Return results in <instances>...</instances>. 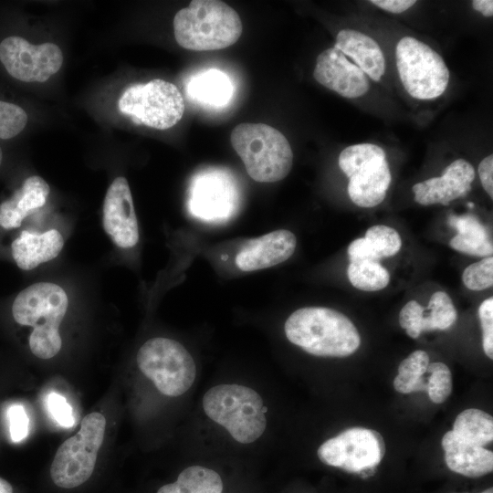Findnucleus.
Segmentation results:
<instances>
[{
  "instance_id": "1",
  "label": "nucleus",
  "mask_w": 493,
  "mask_h": 493,
  "mask_svg": "<svg viewBox=\"0 0 493 493\" xmlns=\"http://www.w3.org/2000/svg\"><path fill=\"white\" fill-rule=\"evenodd\" d=\"M287 339L309 354L347 357L361 344L358 330L341 312L325 307H306L287 319Z\"/></svg>"
},
{
  "instance_id": "2",
  "label": "nucleus",
  "mask_w": 493,
  "mask_h": 493,
  "mask_svg": "<svg viewBox=\"0 0 493 493\" xmlns=\"http://www.w3.org/2000/svg\"><path fill=\"white\" fill-rule=\"evenodd\" d=\"M68 306L65 290L51 282L35 283L15 299L12 306L15 320L20 325L34 328L29 337V347L35 356L50 359L60 351L62 341L58 328Z\"/></svg>"
},
{
  "instance_id": "3",
  "label": "nucleus",
  "mask_w": 493,
  "mask_h": 493,
  "mask_svg": "<svg viewBox=\"0 0 493 493\" xmlns=\"http://www.w3.org/2000/svg\"><path fill=\"white\" fill-rule=\"evenodd\" d=\"M205 415L220 425L237 443L257 441L267 425V407L258 392L238 383H220L203 396Z\"/></svg>"
},
{
  "instance_id": "4",
  "label": "nucleus",
  "mask_w": 493,
  "mask_h": 493,
  "mask_svg": "<svg viewBox=\"0 0 493 493\" xmlns=\"http://www.w3.org/2000/svg\"><path fill=\"white\" fill-rule=\"evenodd\" d=\"M243 26L238 14L217 0H194L173 18L177 43L194 51L216 50L235 44Z\"/></svg>"
},
{
  "instance_id": "5",
  "label": "nucleus",
  "mask_w": 493,
  "mask_h": 493,
  "mask_svg": "<svg viewBox=\"0 0 493 493\" xmlns=\"http://www.w3.org/2000/svg\"><path fill=\"white\" fill-rule=\"evenodd\" d=\"M231 143L256 182L284 179L292 168L293 152L287 138L264 123H241L231 132Z\"/></svg>"
},
{
  "instance_id": "6",
  "label": "nucleus",
  "mask_w": 493,
  "mask_h": 493,
  "mask_svg": "<svg viewBox=\"0 0 493 493\" xmlns=\"http://www.w3.org/2000/svg\"><path fill=\"white\" fill-rule=\"evenodd\" d=\"M136 362L156 389L170 397L185 393L196 378L193 356L175 340L163 337L148 340L139 349Z\"/></svg>"
},
{
  "instance_id": "7",
  "label": "nucleus",
  "mask_w": 493,
  "mask_h": 493,
  "mask_svg": "<svg viewBox=\"0 0 493 493\" xmlns=\"http://www.w3.org/2000/svg\"><path fill=\"white\" fill-rule=\"evenodd\" d=\"M106 430V419L100 413L86 415L79 432L67 439L58 449L50 467L54 484L62 488H74L92 475Z\"/></svg>"
},
{
  "instance_id": "8",
  "label": "nucleus",
  "mask_w": 493,
  "mask_h": 493,
  "mask_svg": "<svg viewBox=\"0 0 493 493\" xmlns=\"http://www.w3.org/2000/svg\"><path fill=\"white\" fill-rule=\"evenodd\" d=\"M339 166L349 177L348 194L358 206L370 208L381 204L392 180L384 151L372 143L346 147L339 156Z\"/></svg>"
},
{
  "instance_id": "9",
  "label": "nucleus",
  "mask_w": 493,
  "mask_h": 493,
  "mask_svg": "<svg viewBox=\"0 0 493 493\" xmlns=\"http://www.w3.org/2000/svg\"><path fill=\"white\" fill-rule=\"evenodd\" d=\"M398 74L405 90L417 100H434L446 89L449 70L443 58L424 42L404 37L395 48Z\"/></svg>"
},
{
  "instance_id": "10",
  "label": "nucleus",
  "mask_w": 493,
  "mask_h": 493,
  "mask_svg": "<svg viewBox=\"0 0 493 493\" xmlns=\"http://www.w3.org/2000/svg\"><path fill=\"white\" fill-rule=\"evenodd\" d=\"M119 109L137 123L166 130L182 119L184 100L174 84L155 79L130 86L119 100Z\"/></svg>"
},
{
  "instance_id": "11",
  "label": "nucleus",
  "mask_w": 493,
  "mask_h": 493,
  "mask_svg": "<svg viewBox=\"0 0 493 493\" xmlns=\"http://www.w3.org/2000/svg\"><path fill=\"white\" fill-rule=\"evenodd\" d=\"M384 453L383 436L375 430L364 427L346 429L323 442L317 451L324 465L356 474L375 468Z\"/></svg>"
},
{
  "instance_id": "12",
  "label": "nucleus",
  "mask_w": 493,
  "mask_h": 493,
  "mask_svg": "<svg viewBox=\"0 0 493 493\" xmlns=\"http://www.w3.org/2000/svg\"><path fill=\"white\" fill-rule=\"evenodd\" d=\"M0 60L18 80L44 82L60 69L63 55L56 44L32 45L20 37H8L0 43Z\"/></svg>"
},
{
  "instance_id": "13",
  "label": "nucleus",
  "mask_w": 493,
  "mask_h": 493,
  "mask_svg": "<svg viewBox=\"0 0 493 493\" xmlns=\"http://www.w3.org/2000/svg\"><path fill=\"white\" fill-rule=\"evenodd\" d=\"M237 194L230 177L222 171L198 174L190 188L189 209L206 221L225 220L233 214Z\"/></svg>"
},
{
  "instance_id": "14",
  "label": "nucleus",
  "mask_w": 493,
  "mask_h": 493,
  "mask_svg": "<svg viewBox=\"0 0 493 493\" xmlns=\"http://www.w3.org/2000/svg\"><path fill=\"white\" fill-rule=\"evenodd\" d=\"M103 227L113 242L122 248L139 241V228L129 184L117 177L110 185L103 204Z\"/></svg>"
},
{
  "instance_id": "15",
  "label": "nucleus",
  "mask_w": 493,
  "mask_h": 493,
  "mask_svg": "<svg viewBox=\"0 0 493 493\" xmlns=\"http://www.w3.org/2000/svg\"><path fill=\"white\" fill-rule=\"evenodd\" d=\"M313 77L320 85L347 99L361 97L370 88L365 73L334 47L317 57Z\"/></svg>"
},
{
  "instance_id": "16",
  "label": "nucleus",
  "mask_w": 493,
  "mask_h": 493,
  "mask_svg": "<svg viewBox=\"0 0 493 493\" xmlns=\"http://www.w3.org/2000/svg\"><path fill=\"white\" fill-rule=\"evenodd\" d=\"M475 179L473 166L464 159L451 163L440 177L429 178L413 186L414 201L422 205H447L471 190Z\"/></svg>"
},
{
  "instance_id": "17",
  "label": "nucleus",
  "mask_w": 493,
  "mask_h": 493,
  "mask_svg": "<svg viewBox=\"0 0 493 493\" xmlns=\"http://www.w3.org/2000/svg\"><path fill=\"white\" fill-rule=\"evenodd\" d=\"M296 246L297 238L291 231L275 230L249 240L237 253L236 265L245 272L271 267L289 258Z\"/></svg>"
},
{
  "instance_id": "18",
  "label": "nucleus",
  "mask_w": 493,
  "mask_h": 493,
  "mask_svg": "<svg viewBox=\"0 0 493 493\" xmlns=\"http://www.w3.org/2000/svg\"><path fill=\"white\" fill-rule=\"evenodd\" d=\"M446 466L453 472L467 477H479L493 470V453L458 436L453 430L446 432L441 442Z\"/></svg>"
},
{
  "instance_id": "19",
  "label": "nucleus",
  "mask_w": 493,
  "mask_h": 493,
  "mask_svg": "<svg viewBox=\"0 0 493 493\" xmlns=\"http://www.w3.org/2000/svg\"><path fill=\"white\" fill-rule=\"evenodd\" d=\"M334 47L351 58L367 77L379 81L385 71V59L378 43L369 36L353 29H342L336 37Z\"/></svg>"
},
{
  "instance_id": "20",
  "label": "nucleus",
  "mask_w": 493,
  "mask_h": 493,
  "mask_svg": "<svg viewBox=\"0 0 493 493\" xmlns=\"http://www.w3.org/2000/svg\"><path fill=\"white\" fill-rule=\"evenodd\" d=\"M48 194L49 186L42 177L26 178L20 189L0 204V226L5 229L19 227L25 217L45 205Z\"/></svg>"
},
{
  "instance_id": "21",
  "label": "nucleus",
  "mask_w": 493,
  "mask_h": 493,
  "mask_svg": "<svg viewBox=\"0 0 493 493\" xmlns=\"http://www.w3.org/2000/svg\"><path fill=\"white\" fill-rule=\"evenodd\" d=\"M218 469L194 464L182 469L175 479L156 493H237L235 485Z\"/></svg>"
},
{
  "instance_id": "22",
  "label": "nucleus",
  "mask_w": 493,
  "mask_h": 493,
  "mask_svg": "<svg viewBox=\"0 0 493 493\" xmlns=\"http://www.w3.org/2000/svg\"><path fill=\"white\" fill-rule=\"evenodd\" d=\"M64 240L56 229L42 234L23 231L12 243V255L23 270H31L44 262H47L60 253Z\"/></svg>"
},
{
  "instance_id": "23",
  "label": "nucleus",
  "mask_w": 493,
  "mask_h": 493,
  "mask_svg": "<svg viewBox=\"0 0 493 493\" xmlns=\"http://www.w3.org/2000/svg\"><path fill=\"white\" fill-rule=\"evenodd\" d=\"M186 91L191 100L203 106L221 108L231 100L234 86L225 72L210 68L192 77Z\"/></svg>"
},
{
  "instance_id": "24",
  "label": "nucleus",
  "mask_w": 493,
  "mask_h": 493,
  "mask_svg": "<svg viewBox=\"0 0 493 493\" xmlns=\"http://www.w3.org/2000/svg\"><path fill=\"white\" fill-rule=\"evenodd\" d=\"M448 223L457 230L449 242L453 249L477 257H491L492 243L477 217L472 215H451Z\"/></svg>"
},
{
  "instance_id": "25",
  "label": "nucleus",
  "mask_w": 493,
  "mask_h": 493,
  "mask_svg": "<svg viewBox=\"0 0 493 493\" xmlns=\"http://www.w3.org/2000/svg\"><path fill=\"white\" fill-rule=\"evenodd\" d=\"M452 430L463 439L484 446L493 440V418L480 409H466L456 416Z\"/></svg>"
},
{
  "instance_id": "26",
  "label": "nucleus",
  "mask_w": 493,
  "mask_h": 493,
  "mask_svg": "<svg viewBox=\"0 0 493 493\" xmlns=\"http://www.w3.org/2000/svg\"><path fill=\"white\" fill-rule=\"evenodd\" d=\"M429 363L427 352L422 350L413 351L398 367L393 380L394 389L401 393L426 391L425 372Z\"/></svg>"
},
{
  "instance_id": "27",
  "label": "nucleus",
  "mask_w": 493,
  "mask_h": 493,
  "mask_svg": "<svg viewBox=\"0 0 493 493\" xmlns=\"http://www.w3.org/2000/svg\"><path fill=\"white\" fill-rule=\"evenodd\" d=\"M347 274L351 284L363 291L381 290L390 280L387 269L376 261L350 263Z\"/></svg>"
},
{
  "instance_id": "28",
  "label": "nucleus",
  "mask_w": 493,
  "mask_h": 493,
  "mask_svg": "<svg viewBox=\"0 0 493 493\" xmlns=\"http://www.w3.org/2000/svg\"><path fill=\"white\" fill-rule=\"evenodd\" d=\"M429 315L424 317V331L446 330L456 320V310L451 298L444 291L435 292L428 302Z\"/></svg>"
},
{
  "instance_id": "29",
  "label": "nucleus",
  "mask_w": 493,
  "mask_h": 493,
  "mask_svg": "<svg viewBox=\"0 0 493 493\" xmlns=\"http://www.w3.org/2000/svg\"><path fill=\"white\" fill-rule=\"evenodd\" d=\"M364 238L379 260L393 257L402 246V240L397 231L384 225L371 226Z\"/></svg>"
},
{
  "instance_id": "30",
  "label": "nucleus",
  "mask_w": 493,
  "mask_h": 493,
  "mask_svg": "<svg viewBox=\"0 0 493 493\" xmlns=\"http://www.w3.org/2000/svg\"><path fill=\"white\" fill-rule=\"evenodd\" d=\"M426 391L435 404L444 403L452 392V374L448 366L443 362L429 363L426 372Z\"/></svg>"
},
{
  "instance_id": "31",
  "label": "nucleus",
  "mask_w": 493,
  "mask_h": 493,
  "mask_svg": "<svg viewBox=\"0 0 493 493\" xmlns=\"http://www.w3.org/2000/svg\"><path fill=\"white\" fill-rule=\"evenodd\" d=\"M27 115L18 105L0 100V138L11 139L26 127Z\"/></svg>"
},
{
  "instance_id": "32",
  "label": "nucleus",
  "mask_w": 493,
  "mask_h": 493,
  "mask_svg": "<svg viewBox=\"0 0 493 493\" xmlns=\"http://www.w3.org/2000/svg\"><path fill=\"white\" fill-rule=\"evenodd\" d=\"M464 285L471 290H482L493 285V257H487L467 267L462 275Z\"/></svg>"
},
{
  "instance_id": "33",
  "label": "nucleus",
  "mask_w": 493,
  "mask_h": 493,
  "mask_svg": "<svg viewBox=\"0 0 493 493\" xmlns=\"http://www.w3.org/2000/svg\"><path fill=\"white\" fill-rule=\"evenodd\" d=\"M425 309L416 300L408 301L399 313L400 326L408 336L416 339L424 331Z\"/></svg>"
},
{
  "instance_id": "34",
  "label": "nucleus",
  "mask_w": 493,
  "mask_h": 493,
  "mask_svg": "<svg viewBox=\"0 0 493 493\" xmlns=\"http://www.w3.org/2000/svg\"><path fill=\"white\" fill-rule=\"evenodd\" d=\"M9 434L12 442L19 443L24 440L28 434L29 418L23 405H11L6 414Z\"/></svg>"
},
{
  "instance_id": "35",
  "label": "nucleus",
  "mask_w": 493,
  "mask_h": 493,
  "mask_svg": "<svg viewBox=\"0 0 493 493\" xmlns=\"http://www.w3.org/2000/svg\"><path fill=\"white\" fill-rule=\"evenodd\" d=\"M485 354L493 359V298L485 299L478 308Z\"/></svg>"
},
{
  "instance_id": "36",
  "label": "nucleus",
  "mask_w": 493,
  "mask_h": 493,
  "mask_svg": "<svg viewBox=\"0 0 493 493\" xmlns=\"http://www.w3.org/2000/svg\"><path fill=\"white\" fill-rule=\"evenodd\" d=\"M47 404L49 414L59 425L71 427L74 425L72 408L64 396L50 393Z\"/></svg>"
},
{
  "instance_id": "37",
  "label": "nucleus",
  "mask_w": 493,
  "mask_h": 493,
  "mask_svg": "<svg viewBox=\"0 0 493 493\" xmlns=\"http://www.w3.org/2000/svg\"><path fill=\"white\" fill-rule=\"evenodd\" d=\"M348 255L350 263L363 261L380 262L364 237L356 238L349 245Z\"/></svg>"
},
{
  "instance_id": "38",
  "label": "nucleus",
  "mask_w": 493,
  "mask_h": 493,
  "mask_svg": "<svg viewBox=\"0 0 493 493\" xmlns=\"http://www.w3.org/2000/svg\"><path fill=\"white\" fill-rule=\"evenodd\" d=\"M481 184L487 194L493 198V155L485 157L478 165Z\"/></svg>"
},
{
  "instance_id": "39",
  "label": "nucleus",
  "mask_w": 493,
  "mask_h": 493,
  "mask_svg": "<svg viewBox=\"0 0 493 493\" xmlns=\"http://www.w3.org/2000/svg\"><path fill=\"white\" fill-rule=\"evenodd\" d=\"M370 3L390 13L400 14L416 2L414 0H371Z\"/></svg>"
},
{
  "instance_id": "40",
  "label": "nucleus",
  "mask_w": 493,
  "mask_h": 493,
  "mask_svg": "<svg viewBox=\"0 0 493 493\" xmlns=\"http://www.w3.org/2000/svg\"><path fill=\"white\" fill-rule=\"evenodd\" d=\"M472 6L476 11L480 12L485 16H493V1L492 0H474Z\"/></svg>"
},
{
  "instance_id": "41",
  "label": "nucleus",
  "mask_w": 493,
  "mask_h": 493,
  "mask_svg": "<svg viewBox=\"0 0 493 493\" xmlns=\"http://www.w3.org/2000/svg\"><path fill=\"white\" fill-rule=\"evenodd\" d=\"M0 493H14L12 485L0 477Z\"/></svg>"
},
{
  "instance_id": "42",
  "label": "nucleus",
  "mask_w": 493,
  "mask_h": 493,
  "mask_svg": "<svg viewBox=\"0 0 493 493\" xmlns=\"http://www.w3.org/2000/svg\"><path fill=\"white\" fill-rule=\"evenodd\" d=\"M479 493H493V488H487V489H485L484 491L479 492Z\"/></svg>"
},
{
  "instance_id": "43",
  "label": "nucleus",
  "mask_w": 493,
  "mask_h": 493,
  "mask_svg": "<svg viewBox=\"0 0 493 493\" xmlns=\"http://www.w3.org/2000/svg\"><path fill=\"white\" fill-rule=\"evenodd\" d=\"M2 157H3V153H2V150L0 148V164H1V162H2Z\"/></svg>"
}]
</instances>
